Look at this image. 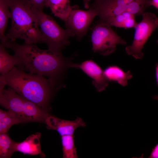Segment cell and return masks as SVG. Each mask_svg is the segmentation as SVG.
<instances>
[{
    "mask_svg": "<svg viewBox=\"0 0 158 158\" xmlns=\"http://www.w3.org/2000/svg\"><path fill=\"white\" fill-rule=\"evenodd\" d=\"M142 19L135 28V32L131 45L125 49L126 54L136 59H142L144 56V45L153 31L158 28V17L154 13L145 12Z\"/></svg>",
    "mask_w": 158,
    "mask_h": 158,
    "instance_id": "8992f818",
    "label": "cell"
},
{
    "mask_svg": "<svg viewBox=\"0 0 158 158\" xmlns=\"http://www.w3.org/2000/svg\"><path fill=\"white\" fill-rule=\"evenodd\" d=\"M157 43H158V40H157Z\"/></svg>",
    "mask_w": 158,
    "mask_h": 158,
    "instance_id": "f1b7e54d",
    "label": "cell"
},
{
    "mask_svg": "<svg viewBox=\"0 0 158 158\" xmlns=\"http://www.w3.org/2000/svg\"><path fill=\"white\" fill-rule=\"evenodd\" d=\"M16 142L6 133L0 134V158H11L16 152Z\"/></svg>",
    "mask_w": 158,
    "mask_h": 158,
    "instance_id": "ac0fdd59",
    "label": "cell"
},
{
    "mask_svg": "<svg viewBox=\"0 0 158 158\" xmlns=\"http://www.w3.org/2000/svg\"><path fill=\"white\" fill-rule=\"evenodd\" d=\"M45 123L48 129L56 131L61 136L66 135H73L75 130L80 127H84L85 123L80 118L77 117L73 121L61 119L49 115Z\"/></svg>",
    "mask_w": 158,
    "mask_h": 158,
    "instance_id": "9c48e42d",
    "label": "cell"
},
{
    "mask_svg": "<svg viewBox=\"0 0 158 158\" xmlns=\"http://www.w3.org/2000/svg\"><path fill=\"white\" fill-rule=\"evenodd\" d=\"M25 98L10 87L0 91V104L14 113L21 123H23V110Z\"/></svg>",
    "mask_w": 158,
    "mask_h": 158,
    "instance_id": "30bf717a",
    "label": "cell"
},
{
    "mask_svg": "<svg viewBox=\"0 0 158 158\" xmlns=\"http://www.w3.org/2000/svg\"><path fill=\"white\" fill-rule=\"evenodd\" d=\"M9 128L7 125L0 122V134L6 133Z\"/></svg>",
    "mask_w": 158,
    "mask_h": 158,
    "instance_id": "cb8c5ba5",
    "label": "cell"
},
{
    "mask_svg": "<svg viewBox=\"0 0 158 158\" xmlns=\"http://www.w3.org/2000/svg\"><path fill=\"white\" fill-rule=\"evenodd\" d=\"M2 44L14 52L18 60V67L29 73L46 77L56 86H63L58 84L67 69L71 68L73 63L69 58L48 49H41L34 44L22 45L8 40Z\"/></svg>",
    "mask_w": 158,
    "mask_h": 158,
    "instance_id": "6da1fadb",
    "label": "cell"
},
{
    "mask_svg": "<svg viewBox=\"0 0 158 158\" xmlns=\"http://www.w3.org/2000/svg\"><path fill=\"white\" fill-rule=\"evenodd\" d=\"M11 13V28L6 35L7 40L17 39L25 44L42 43L41 33L36 18L22 0H8Z\"/></svg>",
    "mask_w": 158,
    "mask_h": 158,
    "instance_id": "3957f363",
    "label": "cell"
},
{
    "mask_svg": "<svg viewBox=\"0 0 158 158\" xmlns=\"http://www.w3.org/2000/svg\"><path fill=\"white\" fill-rule=\"evenodd\" d=\"M153 99L158 101V95H154L153 96Z\"/></svg>",
    "mask_w": 158,
    "mask_h": 158,
    "instance_id": "83f0119b",
    "label": "cell"
},
{
    "mask_svg": "<svg viewBox=\"0 0 158 158\" xmlns=\"http://www.w3.org/2000/svg\"><path fill=\"white\" fill-rule=\"evenodd\" d=\"M63 158H77L76 148L75 144L73 135L61 136Z\"/></svg>",
    "mask_w": 158,
    "mask_h": 158,
    "instance_id": "d6986e66",
    "label": "cell"
},
{
    "mask_svg": "<svg viewBox=\"0 0 158 158\" xmlns=\"http://www.w3.org/2000/svg\"><path fill=\"white\" fill-rule=\"evenodd\" d=\"M98 15L92 6L87 11L74 8L71 11L65 22L66 28L71 32L73 36L81 40L86 34L94 18Z\"/></svg>",
    "mask_w": 158,
    "mask_h": 158,
    "instance_id": "52a82bcc",
    "label": "cell"
},
{
    "mask_svg": "<svg viewBox=\"0 0 158 158\" xmlns=\"http://www.w3.org/2000/svg\"><path fill=\"white\" fill-rule=\"evenodd\" d=\"M46 7H49L55 16L65 22L74 8L71 6L70 0H47Z\"/></svg>",
    "mask_w": 158,
    "mask_h": 158,
    "instance_id": "5bb4252c",
    "label": "cell"
},
{
    "mask_svg": "<svg viewBox=\"0 0 158 158\" xmlns=\"http://www.w3.org/2000/svg\"><path fill=\"white\" fill-rule=\"evenodd\" d=\"M137 0H96L92 6L98 12L100 11L116 6L126 5Z\"/></svg>",
    "mask_w": 158,
    "mask_h": 158,
    "instance_id": "ffe728a7",
    "label": "cell"
},
{
    "mask_svg": "<svg viewBox=\"0 0 158 158\" xmlns=\"http://www.w3.org/2000/svg\"><path fill=\"white\" fill-rule=\"evenodd\" d=\"M41 134L37 133L27 138L20 142H16V152L18 151L31 155H40L43 156L44 154L42 152L40 143Z\"/></svg>",
    "mask_w": 158,
    "mask_h": 158,
    "instance_id": "7c38bea8",
    "label": "cell"
},
{
    "mask_svg": "<svg viewBox=\"0 0 158 158\" xmlns=\"http://www.w3.org/2000/svg\"><path fill=\"white\" fill-rule=\"evenodd\" d=\"M72 68L81 69L92 80V84L98 92L104 90L108 86L109 81L106 78L100 66L93 60H86L80 63H73Z\"/></svg>",
    "mask_w": 158,
    "mask_h": 158,
    "instance_id": "ba28073f",
    "label": "cell"
},
{
    "mask_svg": "<svg viewBox=\"0 0 158 158\" xmlns=\"http://www.w3.org/2000/svg\"><path fill=\"white\" fill-rule=\"evenodd\" d=\"M33 12L41 33L42 43L46 44L48 49L53 52L61 54L62 50L69 44L70 37L73 36L71 32L62 28L52 17L43 11Z\"/></svg>",
    "mask_w": 158,
    "mask_h": 158,
    "instance_id": "277c9868",
    "label": "cell"
},
{
    "mask_svg": "<svg viewBox=\"0 0 158 158\" xmlns=\"http://www.w3.org/2000/svg\"><path fill=\"white\" fill-rule=\"evenodd\" d=\"M111 26L100 20L92 31L91 40L95 53L105 56L114 52L118 45H125L126 41L118 36Z\"/></svg>",
    "mask_w": 158,
    "mask_h": 158,
    "instance_id": "5b68a950",
    "label": "cell"
},
{
    "mask_svg": "<svg viewBox=\"0 0 158 158\" xmlns=\"http://www.w3.org/2000/svg\"><path fill=\"white\" fill-rule=\"evenodd\" d=\"M155 78L157 84L158 86V62H157L155 66Z\"/></svg>",
    "mask_w": 158,
    "mask_h": 158,
    "instance_id": "484cf974",
    "label": "cell"
},
{
    "mask_svg": "<svg viewBox=\"0 0 158 158\" xmlns=\"http://www.w3.org/2000/svg\"><path fill=\"white\" fill-rule=\"evenodd\" d=\"M18 63L17 58L12 56L7 51L5 47L0 45V73L1 75L7 73Z\"/></svg>",
    "mask_w": 158,
    "mask_h": 158,
    "instance_id": "2e32d148",
    "label": "cell"
},
{
    "mask_svg": "<svg viewBox=\"0 0 158 158\" xmlns=\"http://www.w3.org/2000/svg\"><path fill=\"white\" fill-rule=\"evenodd\" d=\"M9 8L8 0H0V38L1 44L7 41L5 32L8 20L11 17Z\"/></svg>",
    "mask_w": 158,
    "mask_h": 158,
    "instance_id": "e0dca14e",
    "label": "cell"
},
{
    "mask_svg": "<svg viewBox=\"0 0 158 158\" xmlns=\"http://www.w3.org/2000/svg\"><path fill=\"white\" fill-rule=\"evenodd\" d=\"M32 12L43 11L47 0H22Z\"/></svg>",
    "mask_w": 158,
    "mask_h": 158,
    "instance_id": "7402d4cb",
    "label": "cell"
},
{
    "mask_svg": "<svg viewBox=\"0 0 158 158\" xmlns=\"http://www.w3.org/2000/svg\"><path fill=\"white\" fill-rule=\"evenodd\" d=\"M104 73L109 82H116L123 87L127 85L128 81L133 77V75L130 70L125 72L116 65L108 66L104 71Z\"/></svg>",
    "mask_w": 158,
    "mask_h": 158,
    "instance_id": "4fadbf2b",
    "label": "cell"
},
{
    "mask_svg": "<svg viewBox=\"0 0 158 158\" xmlns=\"http://www.w3.org/2000/svg\"><path fill=\"white\" fill-rule=\"evenodd\" d=\"M147 4L148 6H153L158 10V0H148Z\"/></svg>",
    "mask_w": 158,
    "mask_h": 158,
    "instance_id": "d4e9b609",
    "label": "cell"
},
{
    "mask_svg": "<svg viewBox=\"0 0 158 158\" xmlns=\"http://www.w3.org/2000/svg\"><path fill=\"white\" fill-rule=\"evenodd\" d=\"M84 7L87 9L89 8V2L90 0H83Z\"/></svg>",
    "mask_w": 158,
    "mask_h": 158,
    "instance_id": "4316f807",
    "label": "cell"
},
{
    "mask_svg": "<svg viewBox=\"0 0 158 158\" xmlns=\"http://www.w3.org/2000/svg\"><path fill=\"white\" fill-rule=\"evenodd\" d=\"M102 21L111 26L125 29L135 28L138 23L135 21V16L127 12H125Z\"/></svg>",
    "mask_w": 158,
    "mask_h": 158,
    "instance_id": "9a60e30c",
    "label": "cell"
},
{
    "mask_svg": "<svg viewBox=\"0 0 158 158\" xmlns=\"http://www.w3.org/2000/svg\"><path fill=\"white\" fill-rule=\"evenodd\" d=\"M0 80L25 99L47 110L54 93L60 87L44 76L26 73L15 66L1 75Z\"/></svg>",
    "mask_w": 158,
    "mask_h": 158,
    "instance_id": "7a4b0ae2",
    "label": "cell"
},
{
    "mask_svg": "<svg viewBox=\"0 0 158 158\" xmlns=\"http://www.w3.org/2000/svg\"><path fill=\"white\" fill-rule=\"evenodd\" d=\"M0 122L7 125L9 128L13 125L21 123L14 112L8 110H0Z\"/></svg>",
    "mask_w": 158,
    "mask_h": 158,
    "instance_id": "44dd1931",
    "label": "cell"
},
{
    "mask_svg": "<svg viewBox=\"0 0 158 158\" xmlns=\"http://www.w3.org/2000/svg\"><path fill=\"white\" fill-rule=\"evenodd\" d=\"M47 110L25 98L23 110V122H44L49 116Z\"/></svg>",
    "mask_w": 158,
    "mask_h": 158,
    "instance_id": "8fae6325",
    "label": "cell"
},
{
    "mask_svg": "<svg viewBox=\"0 0 158 158\" xmlns=\"http://www.w3.org/2000/svg\"><path fill=\"white\" fill-rule=\"evenodd\" d=\"M148 158H158V143L152 149L150 155Z\"/></svg>",
    "mask_w": 158,
    "mask_h": 158,
    "instance_id": "603a6c76",
    "label": "cell"
}]
</instances>
